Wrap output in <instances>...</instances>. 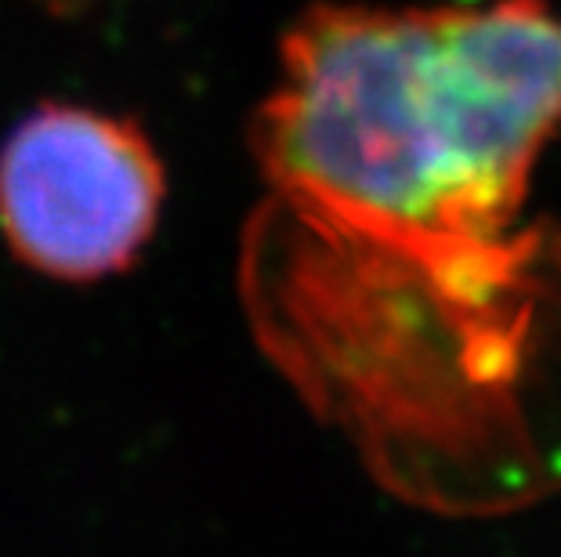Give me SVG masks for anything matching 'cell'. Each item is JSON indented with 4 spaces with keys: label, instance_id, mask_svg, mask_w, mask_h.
<instances>
[{
    "label": "cell",
    "instance_id": "1",
    "mask_svg": "<svg viewBox=\"0 0 561 557\" xmlns=\"http://www.w3.org/2000/svg\"><path fill=\"white\" fill-rule=\"evenodd\" d=\"M561 130V15L312 4L283 33L254 156L286 214L435 251L507 240Z\"/></svg>",
    "mask_w": 561,
    "mask_h": 557
},
{
    "label": "cell",
    "instance_id": "2",
    "mask_svg": "<svg viewBox=\"0 0 561 557\" xmlns=\"http://www.w3.org/2000/svg\"><path fill=\"white\" fill-rule=\"evenodd\" d=\"M163 163L138 124L41 105L0 146V232L22 265L62 282L124 271L152 240Z\"/></svg>",
    "mask_w": 561,
    "mask_h": 557
}]
</instances>
